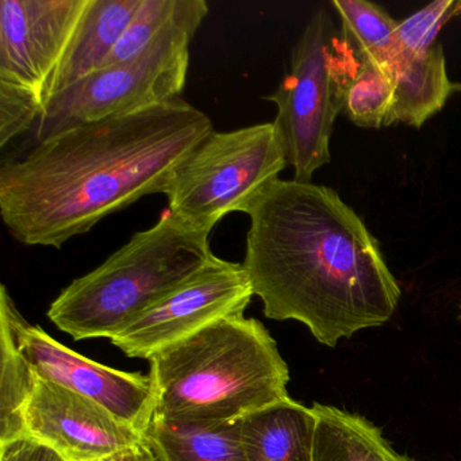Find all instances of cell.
<instances>
[{
	"instance_id": "cell-17",
	"label": "cell",
	"mask_w": 461,
	"mask_h": 461,
	"mask_svg": "<svg viewBox=\"0 0 461 461\" xmlns=\"http://www.w3.org/2000/svg\"><path fill=\"white\" fill-rule=\"evenodd\" d=\"M330 5L341 20L342 37L358 58L393 72L398 23L384 9L366 0H333Z\"/></svg>"
},
{
	"instance_id": "cell-26",
	"label": "cell",
	"mask_w": 461,
	"mask_h": 461,
	"mask_svg": "<svg viewBox=\"0 0 461 461\" xmlns=\"http://www.w3.org/2000/svg\"><path fill=\"white\" fill-rule=\"evenodd\" d=\"M458 14L461 15V2H460V6H458Z\"/></svg>"
},
{
	"instance_id": "cell-21",
	"label": "cell",
	"mask_w": 461,
	"mask_h": 461,
	"mask_svg": "<svg viewBox=\"0 0 461 461\" xmlns=\"http://www.w3.org/2000/svg\"><path fill=\"white\" fill-rule=\"evenodd\" d=\"M458 6L460 2L437 0L411 17L398 23L395 32V66L412 60L431 50L437 44L436 39L442 26L450 18L458 15Z\"/></svg>"
},
{
	"instance_id": "cell-16",
	"label": "cell",
	"mask_w": 461,
	"mask_h": 461,
	"mask_svg": "<svg viewBox=\"0 0 461 461\" xmlns=\"http://www.w3.org/2000/svg\"><path fill=\"white\" fill-rule=\"evenodd\" d=\"M312 461H414L396 452L380 428L336 406L314 403Z\"/></svg>"
},
{
	"instance_id": "cell-8",
	"label": "cell",
	"mask_w": 461,
	"mask_h": 461,
	"mask_svg": "<svg viewBox=\"0 0 461 461\" xmlns=\"http://www.w3.org/2000/svg\"><path fill=\"white\" fill-rule=\"evenodd\" d=\"M0 320L9 323L21 353L40 379L86 396L122 422L148 433L158 407L149 374L120 371L69 349L25 320L6 285L0 287Z\"/></svg>"
},
{
	"instance_id": "cell-23",
	"label": "cell",
	"mask_w": 461,
	"mask_h": 461,
	"mask_svg": "<svg viewBox=\"0 0 461 461\" xmlns=\"http://www.w3.org/2000/svg\"><path fill=\"white\" fill-rule=\"evenodd\" d=\"M0 461H66L56 450L29 436L0 444Z\"/></svg>"
},
{
	"instance_id": "cell-11",
	"label": "cell",
	"mask_w": 461,
	"mask_h": 461,
	"mask_svg": "<svg viewBox=\"0 0 461 461\" xmlns=\"http://www.w3.org/2000/svg\"><path fill=\"white\" fill-rule=\"evenodd\" d=\"M23 426L25 436L52 447L66 461H102L147 438L96 402L37 375Z\"/></svg>"
},
{
	"instance_id": "cell-6",
	"label": "cell",
	"mask_w": 461,
	"mask_h": 461,
	"mask_svg": "<svg viewBox=\"0 0 461 461\" xmlns=\"http://www.w3.org/2000/svg\"><path fill=\"white\" fill-rule=\"evenodd\" d=\"M361 59L342 37L328 9L317 10L293 50L290 69L267 101L293 167L294 179L310 183L330 163V139Z\"/></svg>"
},
{
	"instance_id": "cell-19",
	"label": "cell",
	"mask_w": 461,
	"mask_h": 461,
	"mask_svg": "<svg viewBox=\"0 0 461 461\" xmlns=\"http://www.w3.org/2000/svg\"><path fill=\"white\" fill-rule=\"evenodd\" d=\"M393 104V72L371 61L361 60L348 90L345 115L358 128L382 129L391 125Z\"/></svg>"
},
{
	"instance_id": "cell-18",
	"label": "cell",
	"mask_w": 461,
	"mask_h": 461,
	"mask_svg": "<svg viewBox=\"0 0 461 461\" xmlns=\"http://www.w3.org/2000/svg\"><path fill=\"white\" fill-rule=\"evenodd\" d=\"M0 444L25 436L23 410L36 374L21 353L14 333L0 320Z\"/></svg>"
},
{
	"instance_id": "cell-3",
	"label": "cell",
	"mask_w": 461,
	"mask_h": 461,
	"mask_svg": "<svg viewBox=\"0 0 461 461\" xmlns=\"http://www.w3.org/2000/svg\"><path fill=\"white\" fill-rule=\"evenodd\" d=\"M158 417L239 420L290 398V369L266 326L223 318L150 358Z\"/></svg>"
},
{
	"instance_id": "cell-4",
	"label": "cell",
	"mask_w": 461,
	"mask_h": 461,
	"mask_svg": "<svg viewBox=\"0 0 461 461\" xmlns=\"http://www.w3.org/2000/svg\"><path fill=\"white\" fill-rule=\"evenodd\" d=\"M209 237L167 210L155 226L67 285L48 318L77 341L112 339L214 258Z\"/></svg>"
},
{
	"instance_id": "cell-20",
	"label": "cell",
	"mask_w": 461,
	"mask_h": 461,
	"mask_svg": "<svg viewBox=\"0 0 461 461\" xmlns=\"http://www.w3.org/2000/svg\"><path fill=\"white\" fill-rule=\"evenodd\" d=\"M179 6L180 0H141L102 68L133 60L144 52L168 25Z\"/></svg>"
},
{
	"instance_id": "cell-1",
	"label": "cell",
	"mask_w": 461,
	"mask_h": 461,
	"mask_svg": "<svg viewBox=\"0 0 461 461\" xmlns=\"http://www.w3.org/2000/svg\"><path fill=\"white\" fill-rule=\"evenodd\" d=\"M212 129L183 99L75 126L0 167V217L28 247H63L96 223L153 194Z\"/></svg>"
},
{
	"instance_id": "cell-9",
	"label": "cell",
	"mask_w": 461,
	"mask_h": 461,
	"mask_svg": "<svg viewBox=\"0 0 461 461\" xmlns=\"http://www.w3.org/2000/svg\"><path fill=\"white\" fill-rule=\"evenodd\" d=\"M253 296L244 266L214 256L195 276L140 314L110 341L128 357L150 360L217 321L244 314Z\"/></svg>"
},
{
	"instance_id": "cell-15",
	"label": "cell",
	"mask_w": 461,
	"mask_h": 461,
	"mask_svg": "<svg viewBox=\"0 0 461 461\" xmlns=\"http://www.w3.org/2000/svg\"><path fill=\"white\" fill-rule=\"evenodd\" d=\"M393 104L391 125L406 123L420 128L447 104L455 93L461 91L460 83L447 77L444 50L441 44L412 60L398 64L393 69Z\"/></svg>"
},
{
	"instance_id": "cell-12",
	"label": "cell",
	"mask_w": 461,
	"mask_h": 461,
	"mask_svg": "<svg viewBox=\"0 0 461 461\" xmlns=\"http://www.w3.org/2000/svg\"><path fill=\"white\" fill-rule=\"evenodd\" d=\"M140 5L141 0H90L50 83L48 101L102 68Z\"/></svg>"
},
{
	"instance_id": "cell-13",
	"label": "cell",
	"mask_w": 461,
	"mask_h": 461,
	"mask_svg": "<svg viewBox=\"0 0 461 461\" xmlns=\"http://www.w3.org/2000/svg\"><path fill=\"white\" fill-rule=\"evenodd\" d=\"M314 431L312 407L291 398L241 420L248 461H312Z\"/></svg>"
},
{
	"instance_id": "cell-2",
	"label": "cell",
	"mask_w": 461,
	"mask_h": 461,
	"mask_svg": "<svg viewBox=\"0 0 461 461\" xmlns=\"http://www.w3.org/2000/svg\"><path fill=\"white\" fill-rule=\"evenodd\" d=\"M248 215L242 266L267 318L334 348L395 314L401 287L379 242L333 188L277 179Z\"/></svg>"
},
{
	"instance_id": "cell-24",
	"label": "cell",
	"mask_w": 461,
	"mask_h": 461,
	"mask_svg": "<svg viewBox=\"0 0 461 461\" xmlns=\"http://www.w3.org/2000/svg\"><path fill=\"white\" fill-rule=\"evenodd\" d=\"M102 461H160L155 447L150 444L149 438H145L136 447H129V449L121 450L110 457L104 458Z\"/></svg>"
},
{
	"instance_id": "cell-7",
	"label": "cell",
	"mask_w": 461,
	"mask_h": 461,
	"mask_svg": "<svg viewBox=\"0 0 461 461\" xmlns=\"http://www.w3.org/2000/svg\"><path fill=\"white\" fill-rule=\"evenodd\" d=\"M287 166L274 122L212 131L177 168L166 193L168 212L185 225L212 233L230 212L248 214Z\"/></svg>"
},
{
	"instance_id": "cell-5",
	"label": "cell",
	"mask_w": 461,
	"mask_h": 461,
	"mask_svg": "<svg viewBox=\"0 0 461 461\" xmlns=\"http://www.w3.org/2000/svg\"><path fill=\"white\" fill-rule=\"evenodd\" d=\"M209 14L204 0H180L176 14L133 60L98 69L45 104L37 142L75 126L131 114L180 99L187 83L190 45Z\"/></svg>"
},
{
	"instance_id": "cell-10",
	"label": "cell",
	"mask_w": 461,
	"mask_h": 461,
	"mask_svg": "<svg viewBox=\"0 0 461 461\" xmlns=\"http://www.w3.org/2000/svg\"><path fill=\"white\" fill-rule=\"evenodd\" d=\"M90 0H0V83L47 104Z\"/></svg>"
},
{
	"instance_id": "cell-14",
	"label": "cell",
	"mask_w": 461,
	"mask_h": 461,
	"mask_svg": "<svg viewBox=\"0 0 461 461\" xmlns=\"http://www.w3.org/2000/svg\"><path fill=\"white\" fill-rule=\"evenodd\" d=\"M160 461H248L239 420H169L155 415L147 433Z\"/></svg>"
},
{
	"instance_id": "cell-22",
	"label": "cell",
	"mask_w": 461,
	"mask_h": 461,
	"mask_svg": "<svg viewBox=\"0 0 461 461\" xmlns=\"http://www.w3.org/2000/svg\"><path fill=\"white\" fill-rule=\"evenodd\" d=\"M44 104L25 91L0 83V147L31 131L39 123Z\"/></svg>"
},
{
	"instance_id": "cell-25",
	"label": "cell",
	"mask_w": 461,
	"mask_h": 461,
	"mask_svg": "<svg viewBox=\"0 0 461 461\" xmlns=\"http://www.w3.org/2000/svg\"><path fill=\"white\" fill-rule=\"evenodd\" d=\"M458 309H460V314H458V318H460V321H461V302H460V304H458Z\"/></svg>"
}]
</instances>
